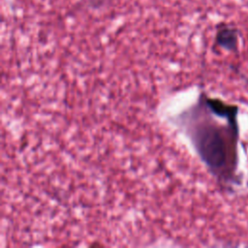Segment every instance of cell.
<instances>
[{
	"label": "cell",
	"instance_id": "obj_3",
	"mask_svg": "<svg viewBox=\"0 0 248 248\" xmlns=\"http://www.w3.org/2000/svg\"><path fill=\"white\" fill-rule=\"evenodd\" d=\"M109 0H91V5L93 7H100L102 5H104L105 3H107Z\"/></svg>",
	"mask_w": 248,
	"mask_h": 248
},
{
	"label": "cell",
	"instance_id": "obj_2",
	"mask_svg": "<svg viewBox=\"0 0 248 248\" xmlns=\"http://www.w3.org/2000/svg\"><path fill=\"white\" fill-rule=\"evenodd\" d=\"M237 42L238 36L235 28L227 25H223L218 28L216 34V43L218 46L227 50L234 51L237 47Z\"/></svg>",
	"mask_w": 248,
	"mask_h": 248
},
{
	"label": "cell",
	"instance_id": "obj_1",
	"mask_svg": "<svg viewBox=\"0 0 248 248\" xmlns=\"http://www.w3.org/2000/svg\"><path fill=\"white\" fill-rule=\"evenodd\" d=\"M213 116L201 94L197 104L181 113L178 121L210 172L220 180L230 181L236 168L237 117L222 124Z\"/></svg>",
	"mask_w": 248,
	"mask_h": 248
}]
</instances>
